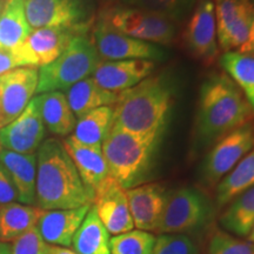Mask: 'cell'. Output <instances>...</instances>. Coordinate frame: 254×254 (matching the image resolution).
<instances>
[{"label":"cell","mask_w":254,"mask_h":254,"mask_svg":"<svg viewBox=\"0 0 254 254\" xmlns=\"http://www.w3.org/2000/svg\"><path fill=\"white\" fill-rule=\"evenodd\" d=\"M0 254H12V244L0 241Z\"/></svg>","instance_id":"obj_41"},{"label":"cell","mask_w":254,"mask_h":254,"mask_svg":"<svg viewBox=\"0 0 254 254\" xmlns=\"http://www.w3.org/2000/svg\"><path fill=\"white\" fill-rule=\"evenodd\" d=\"M25 13L32 30H36L79 25L84 9L79 0H25Z\"/></svg>","instance_id":"obj_16"},{"label":"cell","mask_w":254,"mask_h":254,"mask_svg":"<svg viewBox=\"0 0 254 254\" xmlns=\"http://www.w3.org/2000/svg\"><path fill=\"white\" fill-rule=\"evenodd\" d=\"M38 79L36 67H19L0 75V128L26 110L37 93Z\"/></svg>","instance_id":"obj_11"},{"label":"cell","mask_w":254,"mask_h":254,"mask_svg":"<svg viewBox=\"0 0 254 254\" xmlns=\"http://www.w3.org/2000/svg\"><path fill=\"white\" fill-rule=\"evenodd\" d=\"M151 254H198V249L184 234H161L155 238Z\"/></svg>","instance_id":"obj_35"},{"label":"cell","mask_w":254,"mask_h":254,"mask_svg":"<svg viewBox=\"0 0 254 254\" xmlns=\"http://www.w3.org/2000/svg\"><path fill=\"white\" fill-rule=\"evenodd\" d=\"M185 43L193 56L206 64L218 58L217 20L213 0H198L185 31Z\"/></svg>","instance_id":"obj_12"},{"label":"cell","mask_w":254,"mask_h":254,"mask_svg":"<svg viewBox=\"0 0 254 254\" xmlns=\"http://www.w3.org/2000/svg\"><path fill=\"white\" fill-rule=\"evenodd\" d=\"M45 125L36 100L17 119L0 128V148L17 153H37L45 138Z\"/></svg>","instance_id":"obj_13"},{"label":"cell","mask_w":254,"mask_h":254,"mask_svg":"<svg viewBox=\"0 0 254 254\" xmlns=\"http://www.w3.org/2000/svg\"><path fill=\"white\" fill-rule=\"evenodd\" d=\"M208 254H254V244L219 231L209 241Z\"/></svg>","instance_id":"obj_34"},{"label":"cell","mask_w":254,"mask_h":254,"mask_svg":"<svg viewBox=\"0 0 254 254\" xmlns=\"http://www.w3.org/2000/svg\"><path fill=\"white\" fill-rule=\"evenodd\" d=\"M46 254H78V253H75L74 251L72 249H68V247L47 245Z\"/></svg>","instance_id":"obj_40"},{"label":"cell","mask_w":254,"mask_h":254,"mask_svg":"<svg viewBox=\"0 0 254 254\" xmlns=\"http://www.w3.org/2000/svg\"><path fill=\"white\" fill-rule=\"evenodd\" d=\"M11 202H18V193L7 173L0 166V207Z\"/></svg>","instance_id":"obj_37"},{"label":"cell","mask_w":254,"mask_h":254,"mask_svg":"<svg viewBox=\"0 0 254 254\" xmlns=\"http://www.w3.org/2000/svg\"><path fill=\"white\" fill-rule=\"evenodd\" d=\"M252 107L226 73L206 79L200 87L195 131L200 141L212 142L249 122Z\"/></svg>","instance_id":"obj_3"},{"label":"cell","mask_w":254,"mask_h":254,"mask_svg":"<svg viewBox=\"0 0 254 254\" xmlns=\"http://www.w3.org/2000/svg\"><path fill=\"white\" fill-rule=\"evenodd\" d=\"M153 69L152 60H107L98 64L92 78L105 90L118 94L150 77Z\"/></svg>","instance_id":"obj_15"},{"label":"cell","mask_w":254,"mask_h":254,"mask_svg":"<svg viewBox=\"0 0 254 254\" xmlns=\"http://www.w3.org/2000/svg\"><path fill=\"white\" fill-rule=\"evenodd\" d=\"M31 32L25 13V0H6L0 12V49H18Z\"/></svg>","instance_id":"obj_22"},{"label":"cell","mask_w":254,"mask_h":254,"mask_svg":"<svg viewBox=\"0 0 254 254\" xmlns=\"http://www.w3.org/2000/svg\"><path fill=\"white\" fill-rule=\"evenodd\" d=\"M113 107L101 106L77 119L72 136L84 145L101 147L113 125Z\"/></svg>","instance_id":"obj_26"},{"label":"cell","mask_w":254,"mask_h":254,"mask_svg":"<svg viewBox=\"0 0 254 254\" xmlns=\"http://www.w3.org/2000/svg\"><path fill=\"white\" fill-rule=\"evenodd\" d=\"M19 67L25 66L17 51L0 49V75Z\"/></svg>","instance_id":"obj_38"},{"label":"cell","mask_w":254,"mask_h":254,"mask_svg":"<svg viewBox=\"0 0 254 254\" xmlns=\"http://www.w3.org/2000/svg\"><path fill=\"white\" fill-rule=\"evenodd\" d=\"M254 147V125L247 123L224 135L209 151L201 165V179L214 186Z\"/></svg>","instance_id":"obj_8"},{"label":"cell","mask_w":254,"mask_h":254,"mask_svg":"<svg viewBox=\"0 0 254 254\" xmlns=\"http://www.w3.org/2000/svg\"><path fill=\"white\" fill-rule=\"evenodd\" d=\"M211 217V204L198 190L183 187L167 193L158 234H182L206 224Z\"/></svg>","instance_id":"obj_7"},{"label":"cell","mask_w":254,"mask_h":254,"mask_svg":"<svg viewBox=\"0 0 254 254\" xmlns=\"http://www.w3.org/2000/svg\"><path fill=\"white\" fill-rule=\"evenodd\" d=\"M85 25L69 27H44L32 30L30 36L15 51L25 67H43L58 58L69 43L84 33Z\"/></svg>","instance_id":"obj_9"},{"label":"cell","mask_w":254,"mask_h":254,"mask_svg":"<svg viewBox=\"0 0 254 254\" xmlns=\"http://www.w3.org/2000/svg\"><path fill=\"white\" fill-rule=\"evenodd\" d=\"M47 244L37 230V226L12 243V254H46Z\"/></svg>","instance_id":"obj_36"},{"label":"cell","mask_w":254,"mask_h":254,"mask_svg":"<svg viewBox=\"0 0 254 254\" xmlns=\"http://www.w3.org/2000/svg\"><path fill=\"white\" fill-rule=\"evenodd\" d=\"M100 62L93 43L82 34L77 36L55 62L38 69L37 94L68 90L90 77Z\"/></svg>","instance_id":"obj_5"},{"label":"cell","mask_w":254,"mask_h":254,"mask_svg":"<svg viewBox=\"0 0 254 254\" xmlns=\"http://www.w3.org/2000/svg\"><path fill=\"white\" fill-rule=\"evenodd\" d=\"M0 166L17 190L18 202L37 206V153L24 154L0 148Z\"/></svg>","instance_id":"obj_20"},{"label":"cell","mask_w":254,"mask_h":254,"mask_svg":"<svg viewBox=\"0 0 254 254\" xmlns=\"http://www.w3.org/2000/svg\"><path fill=\"white\" fill-rule=\"evenodd\" d=\"M93 45L100 59L160 60L164 51L151 43L134 39L120 33L110 26L103 18L98 20L93 30Z\"/></svg>","instance_id":"obj_10"},{"label":"cell","mask_w":254,"mask_h":254,"mask_svg":"<svg viewBox=\"0 0 254 254\" xmlns=\"http://www.w3.org/2000/svg\"><path fill=\"white\" fill-rule=\"evenodd\" d=\"M237 52L243 53V55H249V56H254V18H253V23H252V27H251L249 38H247L246 43L244 44L243 46L240 47Z\"/></svg>","instance_id":"obj_39"},{"label":"cell","mask_w":254,"mask_h":254,"mask_svg":"<svg viewBox=\"0 0 254 254\" xmlns=\"http://www.w3.org/2000/svg\"><path fill=\"white\" fill-rule=\"evenodd\" d=\"M63 144L77 167L85 187L94 200L95 193L111 178L101 147L81 144L72 135L64 139Z\"/></svg>","instance_id":"obj_17"},{"label":"cell","mask_w":254,"mask_h":254,"mask_svg":"<svg viewBox=\"0 0 254 254\" xmlns=\"http://www.w3.org/2000/svg\"><path fill=\"white\" fill-rule=\"evenodd\" d=\"M111 27L134 39L151 44H170L176 39V20L146 9L116 6L100 15Z\"/></svg>","instance_id":"obj_6"},{"label":"cell","mask_w":254,"mask_h":254,"mask_svg":"<svg viewBox=\"0 0 254 254\" xmlns=\"http://www.w3.org/2000/svg\"><path fill=\"white\" fill-rule=\"evenodd\" d=\"M254 18V5L251 2V0H247L241 9L239 17L236 20L233 26L224 39L219 41V45L225 52H231L232 50H239L244 44L246 43L249 38L251 27H252Z\"/></svg>","instance_id":"obj_32"},{"label":"cell","mask_w":254,"mask_h":254,"mask_svg":"<svg viewBox=\"0 0 254 254\" xmlns=\"http://www.w3.org/2000/svg\"><path fill=\"white\" fill-rule=\"evenodd\" d=\"M120 6L157 12L180 20L190 12L198 0H118Z\"/></svg>","instance_id":"obj_30"},{"label":"cell","mask_w":254,"mask_h":254,"mask_svg":"<svg viewBox=\"0 0 254 254\" xmlns=\"http://www.w3.org/2000/svg\"><path fill=\"white\" fill-rule=\"evenodd\" d=\"M252 186H254V147L218 184L215 195L217 205L221 207L228 204Z\"/></svg>","instance_id":"obj_27"},{"label":"cell","mask_w":254,"mask_h":254,"mask_svg":"<svg viewBox=\"0 0 254 254\" xmlns=\"http://www.w3.org/2000/svg\"><path fill=\"white\" fill-rule=\"evenodd\" d=\"M246 1L247 0H215L214 11L219 41L224 39V37L236 23Z\"/></svg>","instance_id":"obj_33"},{"label":"cell","mask_w":254,"mask_h":254,"mask_svg":"<svg viewBox=\"0 0 254 254\" xmlns=\"http://www.w3.org/2000/svg\"><path fill=\"white\" fill-rule=\"evenodd\" d=\"M71 247L78 254H111L110 233L100 221L93 205L75 232Z\"/></svg>","instance_id":"obj_25"},{"label":"cell","mask_w":254,"mask_h":254,"mask_svg":"<svg viewBox=\"0 0 254 254\" xmlns=\"http://www.w3.org/2000/svg\"><path fill=\"white\" fill-rule=\"evenodd\" d=\"M133 224L140 231L155 232L160 222L167 193L158 184L139 185L126 190Z\"/></svg>","instance_id":"obj_18"},{"label":"cell","mask_w":254,"mask_h":254,"mask_svg":"<svg viewBox=\"0 0 254 254\" xmlns=\"http://www.w3.org/2000/svg\"><path fill=\"white\" fill-rule=\"evenodd\" d=\"M172 106V91L161 77H148L120 92L113 126L140 136L163 138Z\"/></svg>","instance_id":"obj_2"},{"label":"cell","mask_w":254,"mask_h":254,"mask_svg":"<svg viewBox=\"0 0 254 254\" xmlns=\"http://www.w3.org/2000/svg\"><path fill=\"white\" fill-rule=\"evenodd\" d=\"M155 237L150 232L140 230L114 236L110 239L111 254H151Z\"/></svg>","instance_id":"obj_31"},{"label":"cell","mask_w":254,"mask_h":254,"mask_svg":"<svg viewBox=\"0 0 254 254\" xmlns=\"http://www.w3.org/2000/svg\"><path fill=\"white\" fill-rule=\"evenodd\" d=\"M93 206L100 221L110 234L119 236L134 228L126 190L112 177L95 193Z\"/></svg>","instance_id":"obj_14"},{"label":"cell","mask_w":254,"mask_h":254,"mask_svg":"<svg viewBox=\"0 0 254 254\" xmlns=\"http://www.w3.org/2000/svg\"><path fill=\"white\" fill-rule=\"evenodd\" d=\"M45 128L56 135L66 136L74 131L77 118L64 92L55 91L34 97Z\"/></svg>","instance_id":"obj_21"},{"label":"cell","mask_w":254,"mask_h":254,"mask_svg":"<svg viewBox=\"0 0 254 254\" xmlns=\"http://www.w3.org/2000/svg\"><path fill=\"white\" fill-rule=\"evenodd\" d=\"M249 241L250 243L254 244V225L252 226V228H251V231L249 233Z\"/></svg>","instance_id":"obj_42"},{"label":"cell","mask_w":254,"mask_h":254,"mask_svg":"<svg viewBox=\"0 0 254 254\" xmlns=\"http://www.w3.org/2000/svg\"><path fill=\"white\" fill-rule=\"evenodd\" d=\"M161 139L140 136L113 126L105 136L101 151L110 176L129 190L148 179Z\"/></svg>","instance_id":"obj_4"},{"label":"cell","mask_w":254,"mask_h":254,"mask_svg":"<svg viewBox=\"0 0 254 254\" xmlns=\"http://www.w3.org/2000/svg\"><path fill=\"white\" fill-rule=\"evenodd\" d=\"M220 221L224 228L232 233L240 237L249 236L254 225V186L232 200Z\"/></svg>","instance_id":"obj_28"},{"label":"cell","mask_w":254,"mask_h":254,"mask_svg":"<svg viewBox=\"0 0 254 254\" xmlns=\"http://www.w3.org/2000/svg\"><path fill=\"white\" fill-rule=\"evenodd\" d=\"M37 207L72 209L93 204L63 140L50 138L37 152Z\"/></svg>","instance_id":"obj_1"},{"label":"cell","mask_w":254,"mask_h":254,"mask_svg":"<svg viewBox=\"0 0 254 254\" xmlns=\"http://www.w3.org/2000/svg\"><path fill=\"white\" fill-rule=\"evenodd\" d=\"M44 209L37 206L11 202L0 207V241L12 244L37 226Z\"/></svg>","instance_id":"obj_23"},{"label":"cell","mask_w":254,"mask_h":254,"mask_svg":"<svg viewBox=\"0 0 254 254\" xmlns=\"http://www.w3.org/2000/svg\"><path fill=\"white\" fill-rule=\"evenodd\" d=\"M1 7H2V5H1V4H0V12H1Z\"/></svg>","instance_id":"obj_43"},{"label":"cell","mask_w":254,"mask_h":254,"mask_svg":"<svg viewBox=\"0 0 254 254\" xmlns=\"http://www.w3.org/2000/svg\"><path fill=\"white\" fill-rule=\"evenodd\" d=\"M65 95L77 119L98 107L112 106L118 98L117 93L99 86L92 77L78 81L66 90Z\"/></svg>","instance_id":"obj_24"},{"label":"cell","mask_w":254,"mask_h":254,"mask_svg":"<svg viewBox=\"0 0 254 254\" xmlns=\"http://www.w3.org/2000/svg\"><path fill=\"white\" fill-rule=\"evenodd\" d=\"M220 64L228 77L239 86L254 112V56L231 51L221 57Z\"/></svg>","instance_id":"obj_29"},{"label":"cell","mask_w":254,"mask_h":254,"mask_svg":"<svg viewBox=\"0 0 254 254\" xmlns=\"http://www.w3.org/2000/svg\"><path fill=\"white\" fill-rule=\"evenodd\" d=\"M92 205L72 209L44 211L37 224V230L43 240L47 245L71 246L75 232L80 227Z\"/></svg>","instance_id":"obj_19"}]
</instances>
